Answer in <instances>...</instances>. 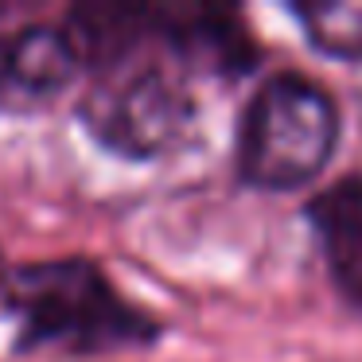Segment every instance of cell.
Returning <instances> with one entry per match:
<instances>
[{
	"label": "cell",
	"instance_id": "1",
	"mask_svg": "<svg viewBox=\"0 0 362 362\" xmlns=\"http://www.w3.org/2000/svg\"><path fill=\"white\" fill-rule=\"evenodd\" d=\"M4 308L20 323L16 346H63L94 354L148 346L160 339V320L129 304L90 257H51L20 265L8 276Z\"/></svg>",
	"mask_w": 362,
	"mask_h": 362
},
{
	"label": "cell",
	"instance_id": "2",
	"mask_svg": "<svg viewBox=\"0 0 362 362\" xmlns=\"http://www.w3.org/2000/svg\"><path fill=\"white\" fill-rule=\"evenodd\" d=\"M339 144V105L315 78L296 71L257 86L238 129V175L257 191L308 187Z\"/></svg>",
	"mask_w": 362,
	"mask_h": 362
},
{
	"label": "cell",
	"instance_id": "3",
	"mask_svg": "<svg viewBox=\"0 0 362 362\" xmlns=\"http://www.w3.org/2000/svg\"><path fill=\"white\" fill-rule=\"evenodd\" d=\"M90 136L129 160H152L187 136L195 121L191 94L160 66L113 71L78 105Z\"/></svg>",
	"mask_w": 362,
	"mask_h": 362
},
{
	"label": "cell",
	"instance_id": "4",
	"mask_svg": "<svg viewBox=\"0 0 362 362\" xmlns=\"http://www.w3.org/2000/svg\"><path fill=\"white\" fill-rule=\"evenodd\" d=\"M156 35L183 66L211 78H242L257 66L261 47L234 8H156Z\"/></svg>",
	"mask_w": 362,
	"mask_h": 362
},
{
	"label": "cell",
	"instance_id": "5",
	"mask_svg": "<svg viewBox=\"0 0 362 362\" xmlns=\"http://www.w3.org/2000/svg\"><path fill=\"white\" fill-rule=\"evenodd\" d=\"M304 214L323 245L331 281L346 300L362 304V172L343 175L312 195Z\"/></svg>",
	"mask_w": 362,
	"mask_h": 362
},
{
	"label": "cell",
	"instance_id": "6",
	"mask_svg": "<svg viewBox=\"0 0 362 362\" xmlns=\"http://www.w3.org/2000/svg\"><path fill=\"white\" fill-rule=\"evenodd\" d=\"M66 35L82 66L102 74L125 71L129 59L156 35V8L141 4H78L66 20Z\"/></svg>",
	"mask_w": 362,
	"mask_h": 362
},
{
	"label": "cell",
	"instance_id": "7",
	"mask_svg": "<svg viewBox=\"0 0 362 362\" xmlns=\"http://www.w3.org/2000/svg\"><path fill=\"white\" fill-rule=\"evenodd\" d=\"M8 63H12V82L24 98V110L63 94L74 82V74L82 71L66 28H51V24H32L8 35Z\"/></svg>",
	"mask_w": 362,
	"mask_h": 362
},
{
	"label": "cell",
	"instance_id": "8",
	"mask_svg": "<svg viewBox=\"0 0 362 362\" xmlns=\"http://www.w3.org/2000/svg\"><path fill=\"white\" fill-rule=\"evenodd\" d=\"M308 43L335 59H362V0H315V4H292Z\"/></svg>",
	"mask_w": 362,
	"mask_h": 362
},
{
	"label": "cell",
	"instance_id": "9",
	"mask_svg": "<svg viewBox=\"0 0 362 362\" xmlns=\"http://www.w3.org/2000/svg\"><path fill=\"white\" fill-rule=\"evenodd\" d=\"M0 110H24L16 82H12V63H8V35H0Z\"/></svg>",
	"mask_w": 362,
	"mask_h": 362
},
{
	"label": "cell",
	"instance_id": "10",
	"mask_svg": "<svg viewBox=\"0 0 362 362\" xmlns=\"http://www.w3.org/2000/svg\"><path fill=\"white\" fill-rule=\"evenodd\" d=\"M0 281H4V257H0Z\"/></svg>",
	"mask_w": 362,
	"mask_h": 362
}]
</instances>
